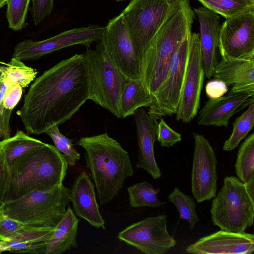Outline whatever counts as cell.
Segmentation results:
<instances>
[{
    "label": "cell",
    "mask_w": 254,
    "mask_h": 254,
    "mask_svg": "<svg viewBox=\"0 0 254 254\" xmlns=\"http://www.w3.org/2000/svg\"><path fill=\"white\" fill-rule=\"evenodd\" d=\"M84 54L60 62L36 79L17 111L28 134H40L70 119L88 99Z\"/></svg>",
    "instance_id": "6da1fadb"
},
{
    "label": "cell",
    "mask_w": 254,
    "mask_h": 254,
    "mask_svg": "<svg viewBox=\"0 0 254 254\" xmlns=\"http://www.w3.org/2000/svg\"><path fill=\"white\" fill-rule=\"evenodd\" d=\"M67 168L64 156L55 146L46 143L14 159L9 165L4 202L61 186Z\"/></svg>",
    "instance_id": "7a4b0ae2"
},
{
    "label": "cell",
    "mask_w": 254,
    "mask_h": 254,
    "mask_svg": "<svg viewBox=\"0 0 254 254\" xmlns=\"http://www.w3.org/2000/svg\"><path fill=\"white\" fill-rule=\"evenodd\" d=\"M77 144L85 150L86 167L90 171L101 205L118 195L133 170L128 152L107 132L81 137Z\"/></svg>",
    "instance_id": "3957f363"
},
{
    "label": "cell",
    "mask_w": 254,
    "mask_h": 254,
    "mask_svg": "<svg viewBox=\"0 0 254 254\" xmlns=\"http://www.w3.org/2000/svg\"><path fill=\"white\" fill-rule=\"evenodd\" d=\"M194 16L189 0H183L180 8L159 30L141 56V80L152 100L167 74L175 51L191 33Z\"/></svg>",
    "instance_id": "277c9868"
},
{
    "label": "cell",
    "mask_w": 254,
    "mask_h": 254,
    "mask_svg": "<svg viewBox=\"0 0 254 254\" xmlns=\"http://www.w3.org/2000/svg\"><path fill=\"white\" fill-rule=\"evenodd\" d=\"M70 202V190L63 184L49 190H36L4 202L5 215L34 227H55Z\"/></svg>",
    "instance_id": "5b68a950"
},
{
    "label": "cell",
    "mask_w": 254,
    "mask_h": 254,
    "mask_svg": "<svg viewBox=\"0 0 254 254\" xmlns=\"http://www.w3.org/2000/svg\"><path fill=\"white\" fill-rule=\"evenodd\" d=\"M84 53L90 83L89 99L121 118L120 100L128 81L112 62L101 40Z\"/></svg>",
    "instance_id": "8992f818"
},
{
    "label": "cell",
    "mask_w": 254,
    "mask_h": 254,
    "mask_svg": "<svg viewBox=\"0 0 254 254\" xmlns=\"http://www.w3.org/2000/svg\"><path fill=\"white\" fill-rule=\"evenodd\" d=\"M183 0H131L120 13L141 57L165 22L180 8Z\"/></svg>",
    "instance_id": "52a82bcc"
},
{
    "label": "cell",
    "mask_w": 254,
    "mask_h": 254,
    "mask_svg": "<svg viewBox=\"0 0 254 254\" xmlns=\"http://www.w3.org/2000/svg\"><path fill=\"white\" fill-rule=\"evenodd\" d=\"M210 212L213 224L220 230L244 232L254 224V202L249 197L244 183L236 177L227 176L212 201Z\"/></svg>",
    "instance_id": "ba28073f"
},
{
    "label": "cell",
    "mask_w": 254,
    "mask_h": 254,
    "mask_svg": "<svg viewBox=\"0 0 254 254\" xmlns=\"http://www.w3.org/2000/svg\"><path fill=\"white\" fill-rule=\"evenodd\" d=\"M191 34L175 51L167 74L155 93L152 104L149 107L147 113L157 120L177 112L187 67Z\"/></svg>",
    "instance_id": "9c48e42d"
},
{
    "label": "cell",
    "mask_w": 254,
    "mask_h": 254,
    "mask_svg": "<svg viewBox=\"0 0 254 254\" xmlns=\"http://www.w3.org/2000/svg\"><path fill=\"white\" fill-rule=\"evenodd\" d=\"M105 30V27L90 24L87 27L64 31L42 41L24 40L16 45L12 58L20 61L36 60L73 45H82L90 48L93 42L102 39Z\"/></svg>",
    "instance_id": "30bf717a"
},
{
    "label": "cell",
    "mask_w": 254,
    "mask_h": 254,
    "mask_svg": "<svg viewBox=\"0 0 254 254\" xmlns=\"http://www.w3.org/2000/svg\"><path fill=\"white\" fill-rule=\"evenodd\" d=\"M101 41L114 64L128 80L141 79V57L120 14L109 20Z\"/></svg>",
    "instance_id": "8fae6325"
},
{
    "label": "cell",
    "mask_w": 254,
    "mask_h": 254,
    "mask_svg": "<svg viewBox=\"0 0 254 254\" xmlns=\"http://www.w3.org/2000/svg\"><path fill=\"white\" fill-rule=\"evenodd\" d=\"M118 238L145 254H164L177 244L167 230L165 214L134 223L121 231Z\"/></svg>",
    "instance_id": "7c38bea8"
},
{
    "label": "cell",
    "mask_w": 254,
    "mask_h": 254,
    "mask_svg": "<svg viewBox=\"0 0 254 254\" xmlns=\"http://www.w3.org/2000/svg\"><path fill=\"white\" fill-rule=\"evenodd\" d=\"M204 76L199 34L191 32L187 67L176 113L177 121L188 123L196 116Z\"/></svg>",
    "instance_id": "4fadbf2b"
},
{
    "label": "cell",
    "mask_w": 254,
    "mask_h": 254,
    "mask_svg": "<svg viewBox=\"0 0 254 254\" xmlns=\"http://www.w3.org/2000/svg\"><path fill=\"white\" fill-rule=\"evenodd\" d=\"M194 148L191 171V188L194 199L200 203L216 195L217 160L214 150L204 136L193 133Z\"/></svg>",
    "instance_id": "5bb4252c"
},
{
    "label": "cell",
    "mask_w": 254,
    "mask_h": 254,
    "mask_svg": "<svg viewBox=\"0 0 254 254\" xmlns=\"http://www.w3.org/2000/svg\"><path fill=\"white\" fill-rule=\"evenodd\" d=\"M218 50L222 59L254 57V11L226 19L221 25Z\"/></svg>",
    "instance_id": "9a60e30c"
},
{
    "label": "cell",
    "mask_w": 254,
    "mask_h": 254,
    "mask_svg": "<svg viewBox=\"0 0 254 254\" xmlns=\"http://www.w3.org/2000/svg\"><path fill=\"white\" fill-rule=\"evenodd\" d=\"M186 251L195 254H251L254 251V235L220 230L201 238Z\"/></svg>",
    "instance_id": "2e32d148"
},
{
    "label": "cell",
    "mask_w": 254,
    "mask_h": 254,
    "mask_svg": "<svg viewBox=\"0 0 254 254\" xmlns=\"http://www.w3.org/2000/svg\"><path fill=\"white\" fill-rule=\"evenodd\" d=\"M136 127L138 146V161L136 166L148 173L154 179L161 177L162 173L154 155V145L157 139V120L148 114L142 108L133 114Z\"/></svg>",
    "instance_id": "e0dca14e"
},
{
    "label": "cell",
    "mask_w": 254,
    "mask_h": 254,
    "mask_svg": "<svg viewBox=\"0 0 254 254\" xmlns=\"http://www.w3.org/2000/svg\"><path fill=\"white\" fill-rule=\"evenodd\" d=\"M254 101V92H229L215 99H209L200 110L197 123L201 126L227 127L231 117Z\"/></svg>",
    "instance_id": "ac0fdd59"
},
{
    "label": "cell",
    "mask_w": 254,
    "mask_h": 254,
    "mask_svg": "<svg viewBox=\"0 0 254 254\" xmlns=\"http://www.w3.org/2000/svg\"><path fill=\"white\" fill-rule=\"evenodd\" d=\"M70 202L75 215L96 228L105 229V220L99 210L95 185L87 173L83 171L70 190Z\"/></svg>",
    "instance_id": "d6986e66"
},
{
    "label": "cell",
    "mask_w": 254,
    "mask_h": 254,
    "mask_svg": "<svg viewBox=\"0 0 254 254\" xmlns=\"http://www.w3.org/2000/svg\"><path fill=\"white\" fill-rule=\"evenodd\" d=\"M194 11L200 25L199 40L205 76L209 79L212 76L214 68L218 63L220 17L204 7L195 8Z\"/></svg>",
    "instance_id": "ffe728a7"
},
{
    "label": "cell",
    "mask_w": 254,
    "mask_h": 254,
    "mask_svg": "<svg viewBox=\"0 0 254 254\" xmlns=\"http://www.w3.org/2000/svg\"><path fill=\"white\" fill-rule=\"evenodd\" d=\"M212 76L231 86L230 92H254V57L221 58L214 68Z\"/></svg>",
    "instance_id": "44dd1931"
},
{
    "label": "cell",
    "mask_w": 254,
    "mask_h": 254,
    "mask_svg": "<svg viewBox=\"0 0 254 254\" xmlns=\"http://www.w3.org/2000/svg\"><path fill=\"white\" fill-rule=\"evenodd\" d=\"M54 227H34L27 225L25 229L9 241H1L3 252L44 254L46 243L54 231Z\"/></svg>",
    "instance_id": "7402d4cb"
},
{
    "label": "cell",
    "mask_w": 254,
    "mask_h": 254,
    "mask_svg": "<svg viewBox=\"0 0 254 254\" xmlns=\"http://www.w3.org/2000/svg\"><path fill=\"white\" fill-rule=\"evenodd\" d=\"M79 222V219L68 205L46 243L44 254H61L72 248H77Z\"/></svg>",
    "instance_id": "603a6c76"
},
{
    "label": "cell",
    "mask_w": 254,
    "mask_h": 254,
    "mask_svg": "<svg viewBox=\"0 0 254 254\" xmlns=\"http://www.w3.org/2000/svg\"><path fill=\"white\" fill-rule=\"evenodd\" d=\"M152 102L151 93L141 79L128 80L120 100L121 118L133 115L139 108L149 107Z\"/></svg>",
    "instance_id": "cb8c5ba5"
},
{
    "label": "cell",
    "mask_w": 254,
    "mask_h": 254,
    "mask_svg": "<svg viewBox=\"0 0 254 254\" xmlns=\"http://www.w3.org/2000/svg\"><path fill=\"white\" fill-rule=\"evenodd\" d=\"M40 140L28 136L21 130H17L12 137L0 141V147L5 153L9 164L15 158L44 144Z\"/></svg>",
    "instance_id": "d4e9b609"
},
{
    "label": "cell",
    "mask_w": 254,
    "mask_h": 254,
    "mask_svg": "<svg viewBox=\"0 0 254 254\" xmlns=\"http://www.w3.org/2000/svg\"><path fill=\"white\" fill-rule=\"evenodd\" d=\"M129 203L134 208L158 207L166 203L158 197L160 189L147 182L136 183L127 188Z\"/></svg>",
    "instance_id": "484cf974"
},
{
    "label": "cell",
    "mask_w": 254,
    "mask_h": 254,
    "mask_svg": "<svg viewBox=\"0 0 254 254\" xmlns=\"http://www.w3.org/2000/svg\"><path fill=\"white\" fill-rule=\"evenodd\" d=\"M237 178L244 184L254 178V133L241 145L235 164Z\"/></svg>",
    "instance_id": "4316f807"
},
{
    "label": "cell",
    "mask_w": 254,
    "mask_h": 254,
    "mask_svg": "<svg viewBox=\"0 0 254 254\" xmlns=\"http://www.w3.org/2000/svg\"><path fill=\"white\" fill-rule=\"evenodd\" d=\"M204 7L226 19L254 11V0H197Z\"/></svg>",
    "instance_id": "83f0119b"
},
{
    "label": "cell",
    "mask_w": 254,
    "mask_h": 254,
    "mask_svg": "<svg viewBox=\"0 0 254 254\" xmlns=\"http://www.w3.org/2000/svg\"><path fill=\"white\" fill-rule=\"evenodd\" d=\"M254 125V101L238 117L233 124V130L229 138L223 145L224 151H232L237 148L241 140L245 138Z\"/></svg>",
    "instance_id": "f1b7e54d"
},
{
    "label": "cell",
    "mask_w": 254,
    "mask_h": 254,
    "mask_svg": "<svg viewBox=\"0 0 254 254\" xmlns=\"http://www.w3.org/2000/svg\"><path fill=\"white\" fill-rule=\"evenodd\" d=\"M2 70L5 80L11 85L18 84L22 88L33 81L37 74L36 69L26 66L21 61L14 58L6 66L2 65Z\"/></svg>",
    "instance_id": "f546056e"
},
{
    "label": "cell",
    "mask_w": 254,
    "mask_h": 254,
    "mask_svg": "<svg viewBox=\"0 0 254 254\" xmlns=\"http://www.w3.org/2000/svg\"><path fill=\"white\" fill-rule=\"evenodd\" d=\"M168 199L176 207L180 218L186 220L190 230H192L199 220L196 212V205L194 198L176 187L168 195Z\"/></svg>",
    "instance_id": "4dcf8cb0"
},
{
    "label": "cell",
    "mask_w": 254,
    "mask_h": 254,
    "mask_svg": "<svg viewBox=\"0 0 254 254\" xmlns=\"http://www.w3.org/2000/svg\"><path fill=\"white\" fill-rule=\"evenodd\" d=\"M45 133L52 138L56 148L64 156L68 165L73 166L76 161L80 159V153L76 151L72 143L73 140L62 134L58 125L53 126Z\"/></svg>",
    "instance_id": "1f68e13d"
},
{
    "label": "cell",
    "mask_w": 254,
    "mask_h": 254,
    "mask_svg": "<svg viewBox=\"0 0 254 254\" xmlns=\"http://www.w3.org/2000/svg\"><path fill=\"white\" fill-rule=\"evenodd\" d=\"M30 1L7 0L6 16L9 28L18 31L24 27Z\"/></svg>",
    "instance_id": "d6a6232c"
},
{
    "label": "cell",
    "mask_w": 254,
    "mask_h": 254,
    "mask_svg": "<svg viewBox=\"0 0 254 254\" xmlns=\"http://www.w3.org/2000/svg\"><path fill=\"white\" fill-rule=\"evenodd\" d=\"M26 225L5 215L0 211V241H9L22 232Z\"/></svg>",
    "instance_id": "836d02e7"
},
{
    "label": "cell",
    "mask_w": 254,
    "mask_h": 254,
    "mask_svg": "<svg viewBox=\"0 0 254 254\" xmlns=\"http://www.w3.org/2000/svg\"><path fill=\"white\" fill-rule=\"evenodd\" d=\"M161 146L170 147L182 140L181 135L172 129L163 118L158 123L157 139Z\"/></svg>",
    "instance_id": "e575fe53"
},
{
    "label": "cell",
    "mask_w": 254,
    "mask_h": 254,
    "mask_svg": "<svg viewBox=\"0 0 254 254\" xmlns=\"http://www.w3.org/2000/svg\"><path fill=\"white\" fill-rule=\"evenodd\" d=\"M54 0H32L31 13L35 25L41 22L51 14Z\"/></svg>",
    "instance_id": "d590c367"
},
{
    "label": "cell",
    "mask_w": 254,
    "mask_h": 254,
    "mask_svg": "<svg viewBox=\"0 0 254 254\" xmlns=\"http://www.w3.org/2000/svg\"><path fill=\"white\" fill-rule=\"evenodd\" d=\"M9 174V165L6 161L4 151L0 147V208L4 203Z\"/></svg>",
    "instance_id": "8d00e7d4"
},
{
    "label": "cell",
    "mask_w": 254,
    "mask_h": 254,
    "mask_svg": "<svg viewBox=\"0 0 254 254\" xmlns=\"http://www.w3.org/2000/svg\"><path fill=\"white\" fill-rule=\"evenodd\" d=\"M205 93L210 99H215L224 96L228 90L223 81L215 78L209 81L205 86Z\"/></svg>",
    "instance_id": "74e56055"
},
{
    "label": "cell",
    "mask_w": 254,
    "mask_h": 254,
    "mask_svg": "<svg viewBox=\"0 0 254 254\" xmlns=\"http://www.w3.org/2000/svg\"><path fill=\"white\" fill-rule=\"evenodd\" d=\"M22 87L18 84L11 86L4 98L3 106L9 110H13L19 102L22 94Z\"/></svg>",
    "instance_id": "f35d334b"
},
{
    "label": "cell",
    "mask_w": 254,
    "mask_h": 254,
    "mask_svg": "<svg viewBox=\"0 0 254 254\" xmlns=\"http://www.w3.org/2000/svg\"><path fill=\"white\" fill-rule=\"evenodd\" d=\"M12 110L0 107V137L6 139L10 137L9 121Z\"/></svg>",
    "instance_id": "ab89813d"
},
{
    "label": "cell",
    "mask_w": 254,
    "mask_h": 254,
    "mask_svg": "<svg viewBox=\"0 0 254 254\" xmlns=\"http://www.w3.org/2000/svg\"><path fill=\"white\" fill-rule=\"evenodd\" d=\"M12 85L4 79L1 81L0 88V107L3 106L4 96L7 90Z\"/></svg>",
    "instance_id": "60d3db41"
},
{
    "label": "cell",
    "mask_w": 254,
    "mask_h": 254,
    "mask_svg": "<svg viewBox=\"0 0 254 254\" xmlns=\"http://www.w3.org/2000/svg\"><path fill=\"white\" fill-rule=\"evenodd\" d=\"M246 191L252 202H254V178L245 184Z\"/></svg>",
    "instance_id": "b9f144b4"
},
{
    "label": "cell",
    "mask_w": 254,
    "mask_h": 254,
    "mask_svg": "<svg viewBox=\"0 0 254 254\" xmlns=\"http://www.w3.org/2000/svg\"><path fill=\"white\" fill-rule=\"evenodd\" d=\"M2 65H0V82L2 81L4 79V76L2 70Z\"/></svg>",
    "instance_id": "7bdbcfd3"
},
{
    "label": "cell",
    "mask_w": 254,
    "mask_h": 254,
    "mask_svg": "<svg viewBox=\"0 0 254 254\" xmlns=\"http://www.w3.org/2000/svg\"><path fill=\"white\" fill-rule=\"evenodd\" d=\"M7 0H0V8L6 4Z\"/></svg>",
    "instance_id": "ee69618b"
},
{
    "label": "cell",
    "mask_w": 254,
    "mask_h": 254,
    "mask_svg": "<svg viewBox=\"0 0 254 254\" xmlns=\"http://www.w3.org/2000/svg\"><path fill=\"white\" fill-rule=\"evenodd\" d=\"M3 252L1 246V242L0 241V254Z\"/></svg>",
    "instance_id": "f6af8a7d"
},
{
    "label": "cell",
    "mask_w": 254,
    "mask_h": 254,
    "mask_svg": "<svg viewBox=\"0 0 254 254\" xmlns=\"http://www.w3.org/2000/svg\"><path fill=\"white\" fill-rule=\"evenodd\" d=\"M117 0L118 1H123V0Z\"/></svg>",
    "instance_id": "bcb514c9"
},
{
    "label": "cell",
    "mask_w": 254,
    "mask_h": 254,
    "mask_svg": "<svg viewBox=\"0 0 254 254\" xmlns=\"http://www.w3.org/2000/svg\"><path fill=\"white\" fill-rule=\"evenodd\" d=\"M1 81L0 82V85H1Z\"/></svg>",
    "instance_id": "7dc6e473"
}]
</instances>
